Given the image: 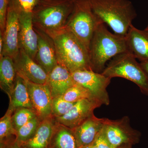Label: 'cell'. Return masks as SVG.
Masks as SVG:
<instances>
[{
	"label": "cell",
	"instance_id": "6da1fadb",
	"mask_svg": "<svg viewBox=\"0 0 148 148\" xmlns=\"http://www.w3.org/2000/svg\"><path fill=\"white\" fill-rule=\"evenodd\" d=\"M47 34L55 44L58 64L71 73L92 69L88 49L70 29L65 27Z\"/></svg>",
	"mask_w": 148,
	"mask_h": 148
},
{
	"label": "cell",
	"instance_id": "7a4b0ae2",
	"mask_svg": "<svg viewBox=\"0 0 148 148\" xmlns=\"http://www.w3.org/2000/svg\"><path fill=\"white\" fill-rule=\"evenodd\" d=\"M128 51L125 36L113 34L101 23L95 29L89 47L91 68L102 73L108 61L120 53Z\"/></svg>",
	"mask_w": 148,
	"mask_h": 148
},
{
	"label": "cell",
	"instance_id": "3957f363",
	"mask_svg": "<svg viewBox=\"0 0 148 148\" xmlns=\"http://www.w3.org/2000/svg\"><path fill=\"white\" fill-rule=\"evenodd\" d=\"M96 16L115 34L125 36L137 14L130 0H89Z\"/></svg>",
	"mask_w": 148,
	"mask_h": 148
},
{
	"label": "cell",
	"instance_id": "277c9868",
	"mask_svg": "<svg viewBox=\"0 0 148 148\" xmlns=\"http://www.w3.org/2000/svg\"><path fill=\"white\" fill-rule=\"evenodd\" d=\"M75 0H40L32 12L34 27L49 34L66 27Z\"/></svg>",
	"mask_w": 148,
	"mask_h": 148
},
{
	"label": "cell",
	"instance_id": "5b68a950",
	"mask_svg": "<svg viewBox=\"0 0 148 148\" xmlns=\"http://www.w3.org/2000/svg\"><path fill=\"white\" fill-rule=\"evenodd\" d=\"M112 79L121 77L134 83L144 94L148 95V75L128 51L118 54L110 60L101 73Z\"/></svg>",
	"mask_w": 148,
	"mask_h": 148
},
{
	"label": "cell",
	"instance_id": "8992f818",
	"mask_svg": "<svg viewBox=\"0 0 148 148\" xmlns=\"http://www.w3.org/2000/svg\"><path fill=\"white\" fill-rule=\"evenodd\" d=\"M103 23L93 12L89 0H75L73 9L66 27L79 39L89 50L95 29Z\"/></svg>",
	"mask_w": 148,
	"mask_h": 148
},
{
	"label": "cell",
	"instance_id": "52a82bcc",
	"mask_svg": "<svg viewBox=\"0 0 148 148\" xmlns=\"http://www.w3.org/2000/svg\"><path fill=\"white\" fill-rule=\"evenodd\" d=\"M75 84L82 86L90 92L93 100L108 106L110 99L107 88L111 79L101 73L90 70L78 71L71 73Z\"/></svg>",
	"mask_w": 148,
	"mask_h": 148
},
{
	"label": "cell",
	"instance_id": "ba28073f",
	"mask_svg": "<svg viewBox=\"0 0 148 148\" xmlns=\"http://www.w3.org/2000/svg\"><path fill=\"white\" fill-rule=\"evenodd\" d=\"M21 11L15 0H11L8 9L4 31L2 34L3 49L0 57L8 56L13 59L18 53L20 49L19 14Z\"/></svg>",
	"mask_w": 148,
	"mask_h": 148
},
{
	"label": "cell",
	"instance_id": "9c48e42d",
	"mask_svg": "<svg viewBox=\"0 0 148 148\" xmlns=\"http://www.w3.org/2000/svg\"><path fill=\"white\" fill-rule=\"evenodd\" d=\"M104 130L106 138L113 148L137 142L138 132L130 126L129 117L112 120L105 119Z\"/></svg>",
	"mask_w": 148,
	"mask_h": 148
},
{
	"label": "cell",
	"instance_id": "30bf717a",
	"mask_svg": "<svg viewBox=\"0 0 148 148\" xmlns=\"http://www.w3.org/2000/svg\"><path fill=\"white\" fill-rule=\"evenodd\" d=\"M24 79L37 117L42 121L50 116L52 98L48 86L46 84H38Z\"/></svg>",
	"mask_w": 148,
	"mask_h": 148
},
{
	"label": "cell",
	"instance_id": "8fae6325",
	"mask_svg": "<svg viewBox=\"0 0 148 148\" xmlns=\"http://www.w3.org/2000/svg\"><path fill=\"white\" fill-rule=\"evenodd\" d=\"M102 104L98 101L90 99H83L77 101L66 114L55 117L60 124L73 129L94 114L93 112Z\"/></svg>",
	"mask_w": 148,
	"mask_h": 148
},
{
	"label": "cell",
	"instance_id": "7c38bea8",
	"mask_svg": "<svg viewBox=\"0 0 148 148\" xmlns=\"http://www.w3.org/2000/svg\"><path fill=\"white\" fill-rule=\"evenodd\" d=\"M17 73L24 79L38 84H46L48 74L24 49L20 48L13 58Z\"/></svg>",
	"mask_w": 148,
	"mask_h": 148
},
{
	"label": "cell",
	"instance_id": "4fadbf2b",
	"mask_svg": "<svg viewBox=\"0 0 148 148\" xmlns=\"http://www.w3.org/2000/svg\"><path fill=\"white\" fill-rule=\"evenodd\" d=\"M34 28L38 38L34 61L48 74L58 64L55 44L50 36L41 30Z\"/></svg>",
	"mask_w": 148,
	"mask_h": 148
},
{
	"label": "cell",
	"instance_id": "5bb4252c",
	"mask_svg": "<svg viewBox=\"0 0 148 148\" xmlns=\"http://www.w3.org/2000/svg\"><path fill=\"white\" fill-rule=\"evenodd\" d=\"M19 23L20 49H24L34 60L37 52L38 38L33 24L32 12L21 10L19 14Z\"/></svg>",
	"mask_w": 148,
	"mask_h": 148
},
{
	"label": "cell",
	"instance_id": "9a60e30c",
	"mask_svg": "<svg viewBox=\"0 0 148 148\" xmlns=\"http://www.w3.org/2000/svg\"><path fill=\"white\" fill-rule=\"evenodd\" d=\"M105 118L92 115L82 124L73 129L78 148L91 145L103 129Z\"/></svg>",
	"mask_w": 148,
	"mask_h": 148
},
{
	"label": "cell",
	"instance_id": "2e32d148",
	"mask_svg": "<svg viewBox=\"0 0 148 148\" xmlns=\"http://www.w3.org/2000/svg\"><path fill=\"white\" fill-rule=\"evenodd\" d=\"M125 38L128 52L140 62L148 61V30H140L132 24Z\"/></svg>",
	"mask_w": 148,
	"mask_h": 148
},
{
	"label": "cell",
	"instance_id": "e0dca14e",
	"mask_svg": "<svg viewBox=\"0 0 148 148\" xmlns=\"http://www.w3.org/2000/svg\"><path fill=\"white\" fill-rule=\"evenodd\" d=\"M46 84L49 87L53 98L63 96L75 83L71 73L66 67L58 64L48 74Z\"/></svg>",
	"mask_w": 148,
	"mask_h": 148
},
{
	"label": "cell",
	"instance_id": "ac0fdd59",
	"mask_svg": "<svg viewBox=\"0 0 148 148\" xmlns=\"http://www.w3.org/2000/svg\"><path fill=\"white\" fill-rule=\"evenodd\" d=\"M56 122L52 115L42 121L35 135L21 148H49Z\"/></svg>",
	"mask_w": 148,
	"mask_h": 148
},
{
	"label": "cell",
	"instance_id": "d6986e66",
	"mask_svg": "<svg viewBox=\"0 0 148 148\" xmlns=\"http://www.w3.org/2000/svg\"><path fill=\"white\" fill-rule=\"evenodd\" d=\"M9 98V104L6 112L12 114L18 108L33 109L26 81L18 74L14 87Z\"/></svg>",
	"mask_w": 148,
	"mask_h": 148
},
{
	"label": "cell",
	"instance_id": "ffe728a7",
	"mask_svg": "<svg viewBox=\"0 0 148 148\" xmlns=\"http://www.w3.org/2000/svg\"><path fill=\"white\" fill-rule=\"evenodd\" d=\"M17 75L13 58L8 56L0 57V87L8 97L14 87Z\"/></svg>",
	"mask_w": 148,
	"mask_h": 148
},
{
	"label": "cell",
	"instance_id": "44dd1931",
	"mask_svg": "<svg viewBox=\"0 0 148 148\" xmlns=\"http://www.w3.org/2000/svg\"><path fill=\"white\" fill-rule=\"evenodd\" d=\"M49 148H78L73 129L56 121Z\"/></svg>",
	"mask_w": 148,
	"mask_h": 148
},
{
	"label": "cell",
	"instance_id": "7402d4cb",
	"mask_svg": "<svg viewBox=\"0 0 148 148\" xmlns=\"http://www.w3.org/2000/svg\"><path fill=\"white\" fill-rule=\"evenodd\" d=\"M36 117V114L33 109L21 108L16 109L11 116L12 122L16 132Z\"/></svg>",
	"mask_w": 148,
	"mask_h": 148
},
{
	"label": "cell",
	"instance_id": "603a6c76",
	"mask_svg": "<svg viewBox=\"0 0 148 148\" xmlns=\"http://www.w3.org/2000/svg\"><path fill=\"white\" fill-rule=\"evenodd\" d=\"M41 121L36 117L16 131V140L20 146L30 140L35 135Z\"/></svg>",
	"mask_w": 148,
	"mask_h": 148
},
{
	"label": "cell",
	"instance_id": "cb8c5ba5",
	"mask_svg": "<svg viewBox=\"0 0 148 148\" xmlns=\"http://www.w3.org/2000/svg\"><path fill=\"white\" fill-rule=\"evenodd\" d=\"M62 97L65 101L71 103H75L85 99L94 100L87 89L76 84H75L70 88L64 93Z\"/></svg>",
	"mask_w": 148,
	"mask_h": 148
},
{
	"label": "cell",
	"instance_id": "d4e9b609",
	"mask_svg": "<svg viewBox=\"0 0 148 148\" xmlns=\"http://www.w3.org/2000/svg\"><path fill=\"white\" fill-rule=\"evenodd\" d=\"M12 115L6 112L0 119V143L16 138V132L12 122Z\"/></svg>",
	"mask_w": 148,
	"mask_h": 148
},
{
	"label": "cell",
	"instance_id": "484cf974",
	"mask_svg": "<svg viewBox=\"0 0 148 148\" xmlns=\"http://www.w3.org/2000/svg\"><path fill=\"white\" fill-rule=\"evenodd\" d=\"M76 103V102L71 103L66 101L62 96L52 98L51 115L55 117L63 116L70 111Z\"/></svg>",
	"mask_w": 148,
	"mask_h": 148
},
{
	"label": "cell",
	"instance_id": "4316f807",
	"mask_svg": "<svg viewBox=\"0 0 148 148\" xmlns=\"http://www.w3.org/2000/svg\"><path fill=\"white\" fill-rule=\"evenodd\" d=\"M11 0H0V32L3 34L5 27L9 5Z\"/></svg>",
	"mask_w": 148,
	"mask_h": 148
},
{
	"label": "cell",
	"instance_id": "83f0119b",
	"mask_svg": "<svg viewBox=\"0 0 148 148\" xmlns=\"http://www.w3.org/2000/svg\"><path fill=\"white\" fill-rule=\"evenodd\" d=\"M21 11L32 12L40 0H15Z\"/></svg>",
	"mask_w": 148,
	"mask_h": 148
},
{
	"label": "cell",
	"instance_id": "f1b7e54d",
	"mask_svg": "<svg viewBox=\"0 0 148 148\" xmlns=\"http://www.w3.org/2000/svg\"><path fill=\"white\" fill-rule=\"evenodd\" d=\"M98 148H113L106 138L104 127L93 143Z\"/></svg>",
	"mask_w": 148,
	"mask_h": 148
},
{
	"label": "cell",
	"instance_id": "f546056e",
	"mask_svg": "<svg viewBox=\"0 0 148 148\" xmlns=\"http://www.w3.org/2000/svg\"><path fill=\"white\" fill-rule=\"evenodd\" d=\"M0 148H21L16 138L0 143Z\"/></svg>",
	"mask_w": 148,
	"mask_h": 148
},
{
	"label": "cell",
	"instance_id": "4dcf8cb0",
	"mask_svg": "<svg viewBox=\"0 0 148 148\" xmlns=\"http://www.w3.org/2000/svg\"><path fill=\"white\" fill-rule=\"evenodd\" d=\"M3 49V35L0 33V57L2 56Z\"/></svg>",
	"mask_w": 148,
	"mask_h": 148
},
{
	"label": "cell",
	"instance_id": "1f68e13d",
	"mask_svg": "<svg viewBox=\"0 0 148 148\" xmlns=\"http://www.w3.org/2000/svg\"><path fill=\"white\" fill-rule=\"evenodd\" d=\"M140 63L142 68L148 75V61L141 62Z\"/></svg>",
	"mask_w": 148,
	"mask_h": 148
},
{
	"label": "cell",
	"instance_id": "d6a6232c",
	"mask_svg": "<svg viewBox=\"0 0 148 148\" xmlns=\"http://www.w3.org/2000/svg\"><path fill=\"white\" fill-rule=\"evenodd\" d=\"M78 148H98V147L93 143L91 145Z\"/></svg>",
	"mask_w": 148,
	"mask_h": 148
},
{
	"label": "cell",
	"instance_id": "836d02e7",
	"mask_svg": "<svg viewBox=\"0 0 148 148\" xmlns=\"http://www.w3.org/2000/svg\"><path fill=\"white\" fill-rule=\"evenodd\" d=\"M118 148H130V145H124L123 147L122 145Z\"/></svg>",
	"mask_w": 148,
	"mask_h": 148
},
{
	"label": "cell",
	"instance_id": "e575fe53",
	"mask_svg": "<svg viewBox=\"0 0 148 148\" xmlns=\"http://www.w3.org/2000/svg\"><path fill=\"white\" fill-rule=\"evenodd\" d=\"M145 29H147V30H148V24L147 26V27H146V28H145Z\"/></svg>",
	"mask_w": 148,
	"mask_h": 148
}]
</instances>
